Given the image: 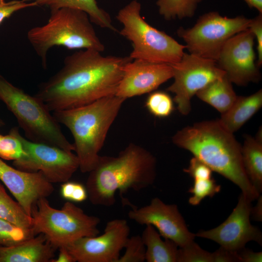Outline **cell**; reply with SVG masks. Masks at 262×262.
I'll use <instances>...</instances> for the list:
<instances>
[{"mask_svg":"<svg viewBox=\"0 0 262 262\" xmlns=\"http://www.w3.org/2000/svg\"><path fill=\"white\" fill-rule=\"evenodd\" d=\"M131 208L128 214L130 219L140 225L152 226L161 236L173 241L179 247L194 241L195 234L188 230L176 205L166 204L154 197L147 205Z\"/></svg>","mask_w":262,"mask_h":262,"instance_id":"9a60e30c","label":"cell"},{"mask_svg":"<svg viewBox=\"0 0 262 262\" xmlns=\"http://www.w3.org/2000/svg\"><path fill=\"white\" fill-rule=\"evenodd\" d=\"M213 262H240L237 251L230 250L221 246L212 253Z\"/></svg>","mask_w":262,"mask_h":262,"instance_id":"d590c367","label":"cell"},{"mask_svg":"<svg viewBox=\"0 0 262 262\" xmlns=\"http://www.w3.org/2000/svg\"><path fill=\"white\" fill-rule=\"evenodd\" d=\"M258 202L255 206L251 207L250 216L257 221H262V197L259 196Z\"/></svg>","mask_w":262,"mask_h":262,"instance_id":"f35d334b","label":"cell"},{"mask_svg":"<svg viewBox=\"0 0 262 262\" xmlns=\"http://www.w3.org/2000/svg\"><path fill=\"white\" fill-rule=\"evenodd\" d=\"M262 131L257 137L246 135L242 146V157L246 174L253 186L260 194L262 191Z\"/></svg>","mask_w":262,"mask_h":262,"instance_id":"7402d4cb","label":"cell"},{"mask_svg":"<svg viewBox=\"0 0 262 262\" xmlns=\"http://www.w3.org/2000/svg\"><path fill=\"white\" fill-rule=\"evenodd\" d=\"M0 218L21 228L32 230V217L25 213L17 201L14 200L10 196L0 180Z\"/></svg>","mask_w":262,"mask_h":262,"instance_id":"cb8c5ba5","label":"cell"},{"mask_svg":"<svg viewBox=\"0 0 262 262\" xmlns=\"http://www.w3.org/2000/svg\"><path fill=\"white\" fill-rule=\"evenodd\" d=\"M24 151L23 155L13 161V166L20 170L41 171L50 183L68 181L79 168L77 155L60 147L32 141L18 133Z\"/></svg>","mask_w":262,"mask_h":262,"instance_id":"30bf717a","label":"cell"},{"mask_svg":"<svg viewBox=\"0 0 262 262\" xmlns=\"http://www.w3.org/2000/svg\"><path fill=\"white\" fill-rule=\"evenodd\" d=\"M202 0H157L159 14L167 20L192 17Z\"/></svg>","mask_w":262,"mask_h":262,"instance_id":"d4e9b609","label":"cell"},{"mask_svg":"<svg viewBox=\"0 0 262 262\" xmlns=\"http://www.w3.org/2000/svg\"><path fill=\"white\" fill-rule=\"evenodd\" d=\"M172 77L170 64L132 60L124 68L116 95L126 99L151 92Z\"/></svg>","mask_w":262,"mask_h":262,"instance_id":"2e32d148","label":"cell"},{"mask_svg":"<svg viewBox=\"0 0 262 262\" xmlns=\"http://www.w3.org/2000/svg\"><path fill=\"white\" fill-rule=\"evenodd\" d=\"M156 176V159L150 152L130 144L116 157L100 156L89 172L86 188L91 203L110 207L119 191L121 199L129 189L139 191L151 185Z\"/></svg>","mask_w":262,"mask_h":262,"instance_id":"3957f363","label":"cell"},{"mask_svg":"<svg viewBox=\"0 0 262 262\" xmlns=\"http://www.w3.org/2000/svg\"><path fill=\"white\" fill-rule=\"evenodd\" d=\"M35 236L33 231L0 218V246H9Z\"/></svg>","mask_w":262,"mask_h":262,"instance_id":"484cf974","label":"cell"},{"mask_svg":"<svg viewBox=\"0 0 262 262\" xmlns=\"http://www.w3.org/2000/svg\"><path fill=\"white\" fill-rule=\"evenodd\" d=\"M251 202L241 193L236 206L224 222L214 229L200 230L195 234L196 237L212 240L232 251L240 250L250 241L262 246V232L250 221Z\"/></svg>","mask_w":262,"mask_h":262,"instance_id":"5bb4252c","label":"cell"},{"mask_svg":"<svg viewBox=\"0 0 262 262\" xmlns=\"http://www.w3.org/2000/svg\"><path fill=\"white\" fill-rule=\"evenodd\" d=\"M56 249L39 234L13 246H0V262H51Z\"/></svg>","mask_w":262,"mask_h":262,"instance_id":"ac0fdd59","label":"cell"},{"mask_svg":"<svg viewBox=\"0 0 262 262\" xmlns=\"http://www.w3.org/2000/svg\"><path fill=\"white\" fill-rule=\"evenodd\" d=\"M220 190L221 186L217 184L212 178L194 180L193 185L188 190V192L193 194L188 202L193 206L198 205L206 197H212Z\"/></svg>","mask_w":262,"mask_h":262,"instance_id":"f1b7e54d","label":"cell"},{"mask_svg":"<svg viewBox=\"0 0 262 262\" xmlns=\"http://www.w3.org/2000/svg\"><path fill=\"white\" fill-rule=\"evenodd\" d=\"M128 56H104L94 49H80L64 59L55 74L41 83L35 96L51 112L80 107L116 95Z\"/></svg>","mask_w":262,"mask_h":262,"instance_id":"6da1fadb","label":"cell"},{"mask_svg":"<svg viewBox=\"0 0 262 262\" xmlns=\"http://www.w3.org/2000/svg\"><path fill=\"white\" fill-rule=\"evenodd\" d=\"M33 2L36 6L49 7L50 11L61 8L77 9L85 12L92 22L97 25L111 31L117 30L113 26L109 14L100 8L96 0H23Z\"/></svg>","mask_w":262,"mask_h":262,"instance_id":"ffe728a7","label":"cell"},{"mask_svg":"<svg viewBox=\"0 0 262 262\" xmlns=\"http://www.w3.org/2000/svg\"><path fill=\"white\" fill-rule=\"evenodd\" d=\"M141 236L146 247V261L177 262L178 246L170 239L163 240L154 227L146 225Z\"/></svg>","mask_w":262,"mask_h":262,"instance_id":"44dd1931","label":"cell"},{"mask_svg":"<svg viewBox=\"0 0 262 262\" xmlns=\"http://www.w3.org/2000/svg\"><path fill=\"white\" fill-rule=\"evenodd\" d=\"M59 253L56 259H53L51 262H76V260L69 252L66 246H62L59 248Z\"/></svg>","mask_w":262,"mask_h":262,"instance_id":"74e56055","label":"cell"},{"mask_svg":"<svg viewBox=\"0 0 262 262\" xmlns=\"http://www.w3.org/2000/svg\"><path fill=\"white\" fill-rule=\"evenodd\" d=\"M172 140L178 147L192 153L213 171L238 186L251 201L260 195L245 171L242 146L218 119L203 121L185 127L178 131Z\"/></svg>","mask_w":262,"mask_h":262,"instance_id":"7a4b0ae2","label":"cell"},{"mask_svg":"<svg viewBox=\"0 0 262 262\" xmlns=\"http://www.w3.org/2000/svg\"><path fill=\"white\" fill-rule=\"evenodd\" d=\"M183 171L188 174L194 180L209 179L212 178V169L195 157L190 161L188 167Z\"/></svg>","mask_w":262,"mask_h":262,"instance_id":"836d02e7","label":"cell"},{"mask_svg":"<svg viewBox=\"0 0 262 262\" xmlns=\"http://www.w3.org/2000/svg\"><path fill=\"white\" fill-rule=\"evenodd\" d=\"M0 99L15 115L28 140L74 151L59 123L44 102L7 81L0 75Z\"/></svg>","mask_w":262,"mask_h":262,"instance_id":"8992f818","label":"cell"},{"mask_svg":"<svg viewBox=\"0 0 262 262\" xmlns=\"http://www.w3.org/2000/svg\"><path fill=\"white\" fill-rule=\"evenodd\" d=\"M5 122L3 121L2 119L0 118V127H2L4 126H5Z\"/></svg>","mask_w":262,"mask_h":262,"instance_id":"60d3db41","label":"cell"},{"mask_svg":"<svg viewBox=\"0 0 262 262\" xmlns=\"http://www.w3.org/2000/svg\"><path fill=\"white\" fill-rule=\"evenodd\" d=\"M33 6H36L33 2H27L23 0L8 1L0 0V24L5 19L8 18L15 12Z\"/></svg>","mask_w":262,"mask_h":262,"instance_id":"d6a6232c","label":"cell"},{"mask_svg":"<svg viewBox=\"0 0 262 262\" xmlns=\"http://www.w3.org/2000/svg\"><path fill=\"white\" fill-rule=\"evenodd\" d=\"M130 231L126 220H112L102 234L80 238L66 247L78 262H116Z\"/></svg>","mask_w":262,"mask_h":262,"instance_id":"7c38bea8","label":"cell"},{"mask_svg":"<svg viewBox=\"0 0 262 262\" xmlns=\"http://www.w3.org/2000/svg\"><path fill=\"white\" fill-rule=\"evenodd\" d=\"M262 106V91L248 96H238L231 106L218 119L222 126L234 133L239 130Z\"/></svg>","mask_w":262,"mask_h":262,"instance_id":"d6986e66","label":"cell"},{"mask_svg":"<svg viewBox=\"0 0 262 262\" xmlns=\"http://www.w3.org/2000/svg\"><path fill=\"white\" fill-rule=\"evenodd\" d=\"M141 4L133 0L121 9L116 19L123 25L120 34L129 40L132 59L172 64L180 60L186 49L163 31L149 24L141 15Z\"/></svg>","mask_w":262,"mask_h":262,"instance_id":"52a82bcc","label":"cell"},{"mask_svg":"<svg viewBox=\"0 0 262 262\" xmlns=\"http://www.w3.org/2000/svg\"><path fill=\"white\" fill-rule=\"evenodd\" d=\"M250 8L257 9L262 14V0H244Z\"/></svg>","mask_w":262,"mask_h":262,"instance_id":"ab89813d","label":"cell"},{"mask_svg":"<svg viewBox=\"0 0 262 262\" xmlns=\"http://www.w3.org/2000/svg\"><path fill=\"white\" fill-rule=\"evenodd\" d=\"M125 252L116 262H144L146 247L140 235L129 237L125 244Z\"/></svg>","mask_w":262,"mask_h":262,"instance_id":"f546056e","label":"cell"},{"mask_svg":"<svg viewBox=\"0 0 262 262\" xmlns=\"http://www.w3.org/2000/svg\"><path fill=\"white\" fill-rule=\"evenodd\" d=\"M125 100L114 95L80 107L53 112L56 120L66 127L73 136L82 172H90L97 165L108 131Z\"/></svg>","mask_w":262,"mask_h":262,"instance_id":"277c9868","label":"cell"},{"mask_svg":"<svg viewBox=\"0 0 262 262\" xmlns=\"http://www.w3.org/2000/svg\"><path fill=\"white\" fill-rule=\"evenodd\" d=\"M18 128H12L9 133L0 137V158L5 160H16L24 151L18 137Z\"/></svg>","mask_w":262,"mask_h":262,"instance_id":"83f0119b","label":"cell"},{"mask_svg":"<svg viewBox=\"0 0 262 262\" xmlns=\"http://www.w3.org/2000/svg\"><path fill=\"white\" fill-rule=\"evenodd\" d=\"M31 217L33 234H43L56 249L99 233L100 219L86 214L69 201L57 209L50 205L46 198H41L33 206Z\"/></svg>","mask_w":262,"mask_h":262,"instance_id":"ba28073f","label":"cell"},{"mask_svg":"<svg viewBox=\"0 0 262 262\" xmlns=\"http://www.w3.org/2000/svg\"><path fill=\"white\" fill-rule=\"evenodd\" d=\"M248 29L253 33L257 41L258 60L257 65L260 66L262 64V14L251 19Z\"/></svg>","mask_w":262,"mask_h":262,"instance_id":"e575fe53","label":"cell"},{"mask_svg":"<svg viewBox=\"0 0 262 262\" xmlns=\"http://www.w3.org/2000/svg\"><path fill=\"white\" fill-rule=\"evenodd\" d=\"M145 106L148 112L155 116L165 117L174 110V102L166 92L158 91L151 93L147 97Z\"/></svg>","mask_w":262,"mask_h":262,"instance_id":"4316f807","label":"cell"},{"mask_svg":"<svg viewBox=\"0 0 262 262\" xmlns=\"http://www.w3.org/2000/svg\"><path fill=\"white\" fill-rule=\"evenodd\" d=\"M0 180L6 186L25 213L31 217L34 204L47 198L54 188L41 171L29 172L12 167L0 158Z\"/></svg>","mask_w":262,"mask_h":262,"instance_id":"e0dca14e","label":"cell"},{"mask_svg":"<svg viewBox=\"0 0 262 262\" xmlns=\"http://www.w3.org/2000/svg\"><path fill=\"white\" fill-rule=\"evenodd\" d=\"M1 136V134H0V136Z\"/></svg>","mask_w":262,"mask_h":262,"instance_id":"b9f144b4","label":"cell"},{"mask_svg":"<svg viewBox=\"0 0 262 262\" xmlns=\"http://www.w3.org/2000/svg\"><path fill=\"white\" fill-rule=\"evenodd\" d=\"M170 65L174 82L166 90L174 94L173 100L179 112L184 115L191 112L194 95L226 74L216 61L191 53L184 52L179 61Z\"/></svg>","mask_w":262,"mask_h":262,"instance_id":"8fae6325","label":"cell"},{"mask_svg":"<svg viewBox=\"0 0 262 262\" xmlns=\"http://www.w3.org/2000/svg\"><path fill=\"white\" fill-rule=\"evenodd\" d=\"M250 20L243 16L228 17L212 11L200 16L193 27L179 28L177 34L190 53L216 62L227 41L247 29Z\"/></svg>","mask_w":262,"mask_h":262,"instance_id":"9c48e42d","label":"cell"},{"mask_svg":"<svg viewBox=\"0 0 262 262\" xmlns=\"http://www.w3.org/2000/svg\"><path fill=\"white\" fill-rule=\"evenodd\" d=\"M254 39L247 28L230 37L222 48L216 63L232 83L245 86L260 81L261 74L255 63Z\"/></svg>","mask_w":262,"mask_h":262,"instance_id":"4fadbf2b","label":"cell"},{"mask_svg":"<svg viewBox=\"0 0 262 262\" xmlns=\"http://www.w3.org/2000/svg\"><path fill=\"white\" fill-rule=\"evenodd\" d=\"M60 192L64 198L71 202H82L88 197L86 187L75 181L68 180L63 183Z\"/></svg>","mask_w":262,"mask_h":262,"instance_id":"1f68e13d","label":"cell"},{"mask_svg":"<svg viewBox=\"0 0 262 262\" xmlns=\"http://www.w3.org/2000/svg\"><path fill=\"white\" fill-rule=\"evenodd\" d=\"M232 83L225 74L209 83L196 95L222 114L231 106L237 97Z\"/></svg>","mask_w":262,"mask_h":262,"instance_id":"603a6c76","label":"cell"},{"mask_svg":"<svg viewBox=\"0 0 262 262\" xmlns=\"http://www.w3.org/2000/svg\"><path fill=\"white\" fill-rule=\"evenodd\" d=\"M177 262H213L212 253L203 249L194 241L179 247Z\"/></svg>","mask_w":262,"mask_h":262,"instance_id":"4dcf8cb0","label":"cell"},{"mask_svg":"<svg viewBox=\"0 0 262 262\" xmlns=\"http://www.w3.org/2000/svg\"><path fill=\"white\" fill-rule=\"evenodd\" d=\"M240 262H262V252L253 251L244 247L237 251Z\"/></svg>","mask_w":262,"mask_h":262,"instance_id":"8d00e7d4","label":"cell"},{"mask_svg":"<svg viewBox=\"0 0 262 262\" xmlns=\"http://www.w3.org/2000/svg\"><path fill=\"white\" fill-rule=\"evenodd\" d=\"M27 38L41 61L43 67L47 65V55L54 46L69 49L105 50L88 15L74 8H61L51 11L44 25L31 29Z\"/></svg>","mask_w":262,"mask_h":262,"instance_id":"5b68a950","label":"cell"}]
</instances>
